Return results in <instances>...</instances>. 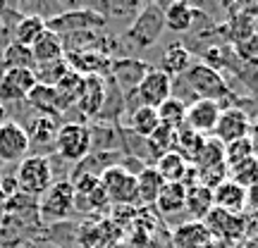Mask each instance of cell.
I'll list each match as a JSON object with an SVG mask.
<instances>
[{
	"mask_svg": "<svg viewBox=\"0 0 258 248\" xmlns=\"http://www.w3.org/2000/svg\"><path fill=\"white\" fill-rule=\"evenodd\" d=\"M163 29H165V5L148 3L141 8V12L129 24L127 31H122V38L144 50V48H151L160 38Z\"/></svg>",
	"mask_w": 258,
	"mask_h": 248,
	"instance_id": "cell-1",
	"label": "cell"
},
{
	"mask_svg": "<svg viewBox=\"0 0 258 248\" xmlns=\"http://www.w3.org/2000/svg\"><path fill=\"white\" fill-rule=\"evenodd\" d=\"M170 96H172V79L167 74H163L160 69L151 67L148 74L134 89V93H129L127 98H124V115L132 112L134 108H139V105L158 110Z\"/></svg>",
	"mask_w": 258,
	"mask_h": 248,
	"instance_id": "cell-2",
	"label": "cell"
},
{
	"mask_svg": "<svg viewBox=\"0 0 258 248\" xmlns=\"http://www.w3.org/2000/svg\"><path fill=\"white\" fill-rule=\"evenodd\" d=\"M182 79L199 101H215L222 105V101L230 96V86L225 81V76L208 62H194Z\"/></svg>",
	"mask_w": 258,
	"mask_h": 248,
	"instance_id": "cell-3",
	"label": "cell"
},
{
	"mask_svg": "<svg viewBox=\"0 0 258 248\" xmlns=\"http://www.w3.org/2000/svg\"><path fill=\"white\" fill-rule=\"evenodd\" d=\"M91 153V129L84 120L62 122L55 138V155L64 162L77 165Z\"/></svg>",
	"mask_w": 258,
	"mask_h": 248,
	"instance_id": "cell-4",
	"label": "cell"
},
{
	"mask_svg": "<svg viewBox=\"0 0 258 248\" xmlns=\"http://www.w3.org/2000/svg\"><path fill=\"white\" fill-rule=\"evenodd\" d=\"M15 182H17L19 193L38 198L43 191H48V186L53 184L50 160L46 155H27L22 162H17Z\"/></svg>",
	"mask_w": 258,
	"mask_h": 248,
	"instance_id": "cell-5",
	"label": "cell"
},
{
	"mask_svg": "<svg viewBox=\"0 0 258 248\" xmlns=\"http://www.w3.org/2000/svg\"><path fill=\"white\" fill-rule=\"evenodd\" d=\"M74 205V189L70 182H53L48 191L38 196V217L43 222H62L72 215Z\"/></svg>",
	"mask_w": 258,
	"mask_h": 248,
	"instance_id": "cell-6",
	"label": "cell"
},
{
	"mask_svg": "<svg viewBox=\"0 0 258 248\" xmlns=\"http://www.w3.org/2000/svg\"><path fill=\"white\" fill-rule=\"evenodd\" d=\"M46 27L57 34V36H67L72 31H84V29H103L105 27V19L101 12H96L93 5H84V8H72L62 12V15H53L46 22Z\"/></svg>",
	"mask_w": 258,
	"mask_h": 248,
	"instance_id": "cell-7",
	"label": "cell"
},
{
	"mask_svg": "<svg viewBox=\"0 0 258 248\" xmlns=\"http://www.w3.org/2000/svg\"><path fill=\"white\" fill-rule=\"evenodd\" d=\"M101 186L110 205H137V177L129 175L120 165L103 172Z\"/></svg>",
	"mask_w": 258,
	"mask_h": 248,
	"instance_id": "cell-8",
	"label": "cell"
},
{
	"mask_svg": "<svg viewBox=\"0 0 258 248\" xmlns=\"http://www.w3.org/2000/svg\"><path fill=\"white\" fill-rule=\"evenodd\" d=\"M62 120L50 115H38L27 124L29 136V153L31 155H53L55 153V138L60 131Z\"/></svg>",
	"mask_w": 258,
	"mask_h": 248,
	"instance_id": "cell-9",
	"label": "cell"
},
{
	"mask_svg": "<svg viewBox=\"0 0 258 248\" xmlns=\"http://www.w3.org/2000/svg\"><path fill=\"white\" fill-rule=\"evenodd\" d=\"M151 69V64L139 60V57H115L110 62V72H108V79H110L120 93L127 98L129 93H134V89L139 86V81L144 79Z\"/></svg>",
	"mask_w": 258,
	"mask_h": 248,
	"instance_id": "cell-10",
	"label": "cell"
},
{
	"mask_svg": "<svg viewBox=\"0 0 258 248\" xmlns=\"http://www.w3.org/2000/svg\"><path fill=\"white\" fill-rule=\"evenodd\" d=\"M251 131V117L241 108H222L220 117H218V124L213 129V138H218L222 146H227L232 141H239V138H246Z\"/></svg>",
	"mask_w": 258,
	"mask_h": 248,
	"instance_id": "cell-11",
	"label": "cell"
},
{
	"mask_svg": "<svg viewBox=\"0 0 258 248\" xmlns=\"http://www.w3.org/2000/svg\"><path fill=\"white\" fill-rule=\"evenodd\" d=\"M34 86H36L34 69H8V72H0V103L3 105L24 103Z\"/></svg>",
	"mask_w": 258,
	"mask_h": 248,
	"instance_id": "cell-12",
	"label": "cell"
},
{
	"mask_svg": "<svg viewBox=\"0 0 258 248\" xmlns=\"http://www.w3.org/2000/svg\"><path fill=\"white\" fill-rule=\"evenodd\" d=\"M29 155L27 129L19 122H3L0 124V162H22Z\"/></svg>",
	"mask_w": 258,
	"mask_h": 248,
	"instance_id": "cell-13",
	"label": "cell"
},
{
	"mask_svg": "<svg viewBox=\"0 0 258 248\" xmlns=\"http://www.w3.org/2000/svg\"><path fill=\"white\" fill-rule=\"evenodd\" d=\"M105 96H108V79L101 74H91L84 76V89L82 98L77 103V112L82 115V120H98L103 105H105Z\"/></svg>",
	"mask_w": 258,
	"mask_h": 248,
	"instance_id": "cell-14",
	"label": "cell"
},
{
	"mask_svg": "<svg viewBox=\"0 0 258 248\" xmlns=\"http://www.w3.org/2000/svg\"><path fill=\"white\" fill-rule=\"evenodd\" d=\"M222 112V105L215 101H194L191 105H186V117L184 127H189L191 131L201 134V136H211L218 117Z\"/></svg>",
	"mask_w": 258,
	"mask_h": 248,
	"instance_id": "cell-15",
	"label": "cell"
},
{
	"mask_svg": "<svg viewBox=\"0 0 258 248\" xmlns=\"http://www.w3.org/2000/svg\"><path fill=\"white\" fill-rule=\"evenodd\" d=\"M203 227L208 229V234L213 236H218V239H239L244 229H246V220H244V215H230V212H222L218 208H213L211 215L203 220Z\"/></svg>",
	"mask_w": 258,
	"mask_h": 248,
	"instance_id": "cell-16",
	"label": "cell"
},
{
	"mask_svg": "<svg viewBox=\"0 0 258 248\" xmlns=\"http://www.w3.org/2000/svg\"><path fill=\"white\" fill-rule=\"evenodd\" d=\"M213 205L230 215H244L246 212V189L234 184L232 179H225L220 186L213 189Z\"/></svg>",
	"mask_w": 258,
	"mask_h": 248,
	"instance_id": "cell-17",
	"label": "cell"
},
{
	"mask_svg": "<svg viewBox=\"0 0 258 248\" xmlns=\"http://www.w3.org/2000/svg\"><path fill=\"white\" fill-rule=\"evenodd\" d=\"M53 89H55L57 105H60V120H62V115L77 110V103L82 98V89H84V76H79V74H74V72H67Z\"/></svg>",
	"mask_w": 258,
	"mask_h": 248,
	"instance_id": "cell-18",
	"label": "cell"
},
{
	"mask_svg": "<svg viewBox=\"0 0 258 248\" xmlns=\"http://www.w3.org/2000/svg\"><path fill=\"white\" fill-rule=\"evenodd\" d=\"M194 64V55L189 48H184L182 43H172L165 53L160 55V64L156 69H160L163 74H167L170 79L184 76V72Z\"/></svg>",
	"mask_w": 258,
	"mask_h": 248,
	"instance_id": "cell-19",
	"label": "cell"
},
{
	"mask_svg": "<svg viewBox=\"0 0 258 248\" xmlns=\"http://www.w3.org/2000/svg\"><path fill=\"white\" fill-rule=\"evenodd\" d=\"M215 208L213 205V191L206 189V186H191L186 189V198H184V212L189 222H203L211 210Z\"/></svg>",
	"mask_w": 258,
	"mask_h": 248,
	"instance_id": "cell-20",
	"label": "cell"
},
{
	"mask_svg": "<svg viewBox=\"0 0 258 248\" xmlns=\"http://www.w3.org/2000/svg\"><path fill=\"white\" fill-rule=\"evenodd\" d=\"M31 55L36 64H48V62H57L64 57V48H62V38L53 34L50 29H46L41 36L34 41L31 46Z\"/></svg>",
	"mask_w": 258,
	"mask_h": 248,
	"instance_id": "cell-21",
	"label": "cell"
},
{
	"mask_svg": "<svg viewBox=\"0 0 258 248\" xmlns=\"http://www.w3.org/2000/svg\"><path fill=\"white\" fill-rule=\"evenodd\" d=\"M91 129V150H122V129H117L110 122H93L89 124Z\"/></svg>",
	"mask_w": 258,
	"mask_h": 248,
	"instance_id": "cell-22",
	"label": "cell"
},
{
	"mask_svg": "<svg viewBox=\"0 0 258 248\" xmlns=\"http://www.w3.org/2000/svg\"><path fill=\"white\" fill-rule=\"evenodd\" d=\"M46 19L36 15V12H24L22 17L17 19V24H15V31H12V41L19 43V46H27L31 48L34 46V41H36L43 31H46Z\"/></svg>",
	"mask_w": 258,
	"mask_h": 248,
	"instance_id": "cell-23",
	"label": "cell"
},
{
	"mask_svg": "<svg viewBox=\"0 0 258 248\" xmlns=\"http://www.w3.org/2000/svg\"><path fill=\"white\" fill-rule=\"evenodd\" d=\"M29 110L34 115H50V117H60V105H57V96L53 86H43V84H36L31 93L27 96Z\"/></svg>",
	"mask_w": 258,
	"mask_h": 248,
	"instance_id": "cell-24",
	"label": "cell"
},
{
	"mask_svg": "<svg viewBox=\"0 0 258 248\" xmlns=\"http://www.w3.org/2000/svg\"><path fill=\"white\" fill-rule=\"evenodd\" d=\"M124 124H127L124 129H129L134 136L148 138L158 129V124H160V120H158V110L139 105V108H134L132 112H127V122H124Z\"/></svg>",
	"mask_w": 258,
	"mask_h": 248,
	"instance_id": "cell-25",
	"label": "cell"
},
{
	"mask_svg": "<svg viewBox=\"0 0 258 248\" xmlns=\"http://www.w3.org/2000/svg\"><path fill=\"white\" fill-rule=\"evenodd\" d=\"M175 246L177 248H206L211 243V234L203 222H184L175 227Z\"/></svg>",
	"mask_w": 258,
	"mask_h": 248,
	"instance_id": "cell-26",
	"label": "cell"
},
{
	"mask_svg": "<svg viewBox=\"0 0 258 248\" xmlns=\"http://www.w3.org/2000/svg\"><path fill=\"white\" fill-rule=\"evenodd\" d=\"M199 17L196 8H191L189 3H172V5H165V27L170 31H177V34H184L194 27V22Z\"/></svg>",
	"mask_w": 258,
	"mask_h": 248,
	"instance_id": "cell-27",
	"label": "cell"
},
{
	"mask_svg": "<svg viewBox=\"0 0 258 248\" xmlns=\"http://www.w3.org/2000/svg\"><path fill=\"white\" fill-rule=\"evenodd\" d=\"M163 179L156 172V167H144L137 175V203L141 205H156V198L163 189Z\"/></svg>",
	"mask_w": 258,
	"mask_h": 248,
	"instance_id": "cell-28",
	"label": "cell"
},
{
	"mask_svg": "<svg viewBox=\"0 0 258 248\" xmlns=\"http://www.w3.org/2000/svg\"><path fill=\"white\" fill-rule=\"evenodd\" d=\"M153 167H156V172L160 175V179L165 184H179L186 172V167H189V162L182 155H177L175 150H170V153H163V155L158 157L156 162H153Z\"/></svg>",
	"mask_w": 258,
	"mask_h": 248,
	"instance_id": "cell-29",
	"label": "cell"
},
{
	"mask_svg": "<svg viewBox=\"0 0 258 248\" xmlns=\"http://www.w3.org/2000/svg\"><path fill=\"white\" fill-rule=\"evenodd\" d=\"M144 5H139V3H129V0H120V3H103L98 8H93L96 12H101L103 19H105V24H110V22H120L124 19V31L129 29V24L137 19V15L141 12Z\"/></svg>",
	"mask_w": 258,
	"mask_h": 248,
	"instance_id": "cell-30",
	"label": "cell"
},
{
	"mask_svg": "<svg viewBox=\"0 0 258 248\" xmlns=\"http://www.w3.org/2000/svg\"><path fill=\"white\" fill-rule=\"evenodd\" d=\"M184 198L186 189L182 184H163L156 198V208L163 215H177V212H184Z\"/></svg>",
	"mask_w": 258,
	"mask_h": 248,
	"instance_id": "cell-31",
	"label": "cell"
},
{
	"mask_svg": "<svg viewBox=\"0 0 258 248\" xmlns=\"http://www.w3.org/2000/svg\"><path fill=\"white\" fill-rule=\"evenodd\" d=\"M206 138L208 136H201V134H196V131H191L189 127H179L175 134V150L177 155H182L191 165L194 157L199 155V150L203 148V143H206Z\"/></svg>",
	"mask_w": 258,
	"mask_h": 248,
	"instance_id": "cell-32",
	"label": "cell"
},
{
	"mask_svg": "<svg viewBox=\"0 0 258 248\" xmlns=\"http://www.w3.org/2000/svg\"><path fill=\"white\" fill-rule=\"evenodd\" d=\"M36 62H34V55H31V48L19 46V43H10L3 53V60H0V72H8V69H34Z\"/></svg>",
	"mask_w": 258,
	"mask_h": 248,
	"instance_id": "cell-33",
	"label": "cell"
},
{
	"mask_svg": "<svg viewBox=\"0 0 258 248\" xmlns=\"http://www.w3.org/2000/svg\"><path fill=\"white\" fill-rule=\"evenodd\" d=\"M196 170H208V167H218V165H225V146H222L218 138L208 136L203 148L199 150V155L194 157L191 162Z\"/></svg>",
	"mask_w": 258,
	"mask_h": 248,
	"instance_id": "cell-34",
	"label": "cell"
},
{
	"mask_svg": "<svg viewBox=\"0 0 258 248\" xmlns=\"http://www.w3.org/2000/svg\"><path fill=\"white\" fill-rule=\"evenodd\" d=\"M227 179H232L234 184L244 186L246 191H249L251 186L258 184V160L256 155L249 157V160H244V162H239V165H234L227 170Z\"/></svg>",
	"mask_w": 258,
	"mask_h": 248,
	"instance_id": "cell-35",
	"label": "cell"
},
{
	"mask_svg": "<svg viewBox=\"0 0 258 248\" xmlns=\"http://www.w3.org/2000/svg\"><path fill=\"white\" fill-rule=\"evenodd\" d=\"M184 117H186V105L179 103L177 98H172V96L158 108V120H160V124H165V127H170V129L184 127Z\"/></svg>",
	"mask_w": 258,
	"mask_h": 248,
	"instance_id": "cell-36",
	"label": "cell"
},
{
	"mask_svg": "<svg viewBox=\"0 0 258 248\" xmlns=\"http://www.w3.org/2000/svg\"><path fill=\"white\" fill-rule=\"evenodd\" d=\"M70 72L67 62L57 60V62H48V64H36L34 67V76H36V84H43V86H55L64 74Z\"/></svg>",
	"mask_w": 258,
	"mask_h": 248,
	"instance_id": "cell-37",
	"label": "cell"
},
{
	"mask_svg": "<svg viewBox=\"0 0 258 248\" xmlns=\"http://www.w3.org/2000/svg\"><path fill=\"white\" fill-rule=\"evenodd\" d=\"M256 153H253V143H251V138H239V141H232V143H227L225 146V165H227V170L234 165H239V162H244V160H249V157H253Z\"/></svg>",
	"mask_w": 258,
	"mask_h": 248,
	"instance_id": "cell-38",
	"label": "cell"
},
{
	"mask_svg": "<svg viewBox=\"0 0 258 248\" xmlns=\"http://www.w3.org/2000/svg\"><path fill=\"white\" fill-rule=\"evenodd\" d=\"M8 17H10V10H8V5H5V10L0 12V60H3L5 48L12 43V31H15V24H17V19L8 24Z\"/></svg>",
	"mask_w": 258,
	"mask_h": 248,
	"instance_id": "cell-39",
	"label": "cell"
},
{
	"mask_svg": "<svg viewBox=\"0 0 258 248\" xmlns=\"http://www.w3.org/2000/svg\"><path fill=\"white\" fill-rule=\"evenodd\" d=\"M246 210L258 212V184L251 186L249 191H246Z\"/></svg>",
	"mask_w": 258,
	"mask_h": 248,
	"instance_id": "cell-40",
	"label": "cell"
},
{
	"mask_svg": "<svg viewBox=\"0 0 258 248\" xmlns=\"http://www.w3.org/2000/svg\"><path fill=\"white\" fill-rule=\"evenodd\" d=\"M249 138H251V143H253V153L258 155V115H256V120H251Z\"/></svg>",
	"mask_w": 258,
	"mask_h": 248,
	"instance_id": "cell-41",
	"label": "cell"
},
{
	"mask_svg": "<svg viewBox=\"0 0 258 248\" xmlns=\"http://www.w3.org/2000/svg\"><path fill=\"white\" fill-rule=\"evenodd\" d=\"M5 115H8V108L0 103V124H3V122H8V117H5Z\"/></svg>",
	"mask_w": 258,
	"mask_h": 248,
	"instance_id": "cell-42",
	"label": "cell"
},
{
	"mask_svg": "<svg viewBox=\"0 0 258 248\" xmlns=\"http://www.w3.org/2000/svg\"><path fill=\"white\" fill-rule=\"evenodd\" d=\"M3 10H5V5H3V3H0V12H3Z\"/></svg>",
	"mask_w": 258,
	"mask_h": 248,
	"instance_id": "cell-43",
	"label": "cell"
},
{
	"mask_svg": "<svg viewBox=\"0 0 258 248\" xmlns=\"http://www.w3.org/2000/svg\"><path fill=\"white\" fill-rule=\"evenodd\" d=\"M0 196H3V193H0ZM3 198H5V196H3Z\"/></svg>",
	"mask_w": 258,
	"mask_h": 248,
	"instance_id": "cell-44",
	"label": "cell"
},
{
	"mask_svg": "<svg viewBox=\"0 0 258 248\" xmlns=\"http://www.w3.org/2000/svg\"><path fill=\"white\" fill-rule=\"evenodd\" d=\"M256 160H258V155H256Z\"/></svg>",
	"mask_w": 258,
	"mask_h": 248,
	"instance_id": "cell-45",
	"label": "cell"
}]
</instances>
